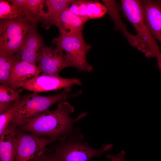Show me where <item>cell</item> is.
Listing matches in <instances>:
<instances>
[{
    "label": "cell",
    "mask_w": 161,
    "mask_h": 161,
    "mask_svg": "<svg viewBox=\"0 0 161 161\" xmlns=\"http://www.w3.org/2000/svg\"><path fill=\"white\" fill-rule=\"evenodd\" d=\"M22 99L19 93L9 86L0 85V114L4 112Z\"/></svg>",
    "instance_id": "16"
},
{
    "label": "cell",
    "mask_w": 161,
    "mask_h": 161,
    "mask_svg": "<svg viewBox=\"0 0 161 161\" xmlns=\"http://www.w3.org/2000/svg\"><path fill=\"white\" fill-rule=\"evenodd\" d=\"M74 107L64 101L58 103L55 109L46 111L31 121L20 126L21 131L40 137L62 140L73 135L80 130L74 124L87 115L86 112L75 118L70 115Z\"/></svg>",
    "instance_id": "1"
},
{
    "label": "cell",
    "mask_w": 161,
    "mask_h": 161,
    "mask_svg": "<svg viewBox=\"0 0 161 161\" xmlns=\"http://www.w3.org/2000/svg\"><path fill=\"white\" fill-rule=\"evenodd\" d=\"M56 140L16 130V161H40L50 151L47 147Z\"/></svg>",
    "instance_id": "6"
},
{
    "label": "cell",
    "mask_w": 161,
    "mask_h": 161,
    "mask_svg": "<svg viewBox=\"0 0 161 161\" xmlns=\"http://www.w3.org/2000/svg\"><path fill=\"white\" fill-rule=\"evenodd\" d=\"M41 73L35 64L20 60L15 64L8 82V86L15 90L21 84L38 76Z\"/></svg>",
    "instance_id": "12"
},
{
    "label": "cell",
    "mask_w": 161,
    "mask_h": 161,
    "mask_svg": "<svg viewBox=\"0 0 161 161\" xmlns=\"http://www.w3.org/2000/svg\"><path fill=\"white\" fill-rule=\"evenodd\" d=\"M21 60L17 54L11 55L0 54V82L8 86V82L16 62Z\"/></svg>",
    "instance_id": "17"
},
{
    "label": "cell",
    "mask_w": 161,
    "mask_h": 161,
    "mask_svg": "<svg viewBox=\"0 0 161 161\" xmlns=\"http://www.w3.org/2000/svg\"><path fill=\"white\" fill-rule=\"evenodd\" d=\"M83 137L80 130L68 138L57 141L52 149L55 161H89L100 157L113 147L111 144H104L100 149H94L87 142L83 141Z\"/></svg>",
    "instance_id": "3"
},
{
    "label": "cell",
    "mask_w": 161,
    "mask_h": 161,
    "mask_svg": "<svg viewBox=\"0 0 161 161\" xmlns=\"http://www.w3.org/2000/svg\"><path fill=\"white\" fill-rule=\"evenodd\" d=\"M121 10L124 16L133 25L137 33V37L146 48V56L156 57L158 68L161 71V52L155 38L147 27L143 18L141 2L137 0H122Z\"/></svg>",
    "instance_id": "4"
},
{
    "label": "cell",
    "mask_w": 161,
    "mask_h": 161,
    "mask_svg": "<svg viewBox=\"0 0 161 161\" xmlns=\"http://www.w3.org/2000/svg\"><path fill=\"white\" fill-rule=\"evenodd\" d=\"M6 0L0 1V18L5 19H19L24 18L23 10L9 3Z\"/></svg>",
    "instance_id": "19"
},
{
    "label": "cell",
    "mask_w": 161,
    "mask_h": 161,
    "mask_svg": "<svg viewBox=\"0 0 161 161\" xmlns=\"http://www.w3.org/2000/svg\"><path fill=\"white\" fill-rule=\"evenodd\" d=\"M44 0H26L23 7L25 19L31 23L40 19L39 15Z\"/></svg>",
    "instance_id": "18"
},
{
    "label": "cell",
    "mask_w": 161,
    "mask_h": 161,
    "mask_svg": "<svg viewBox=\"0 0 161 161\" xmlns=\"http://www.w3.org/2000/svg\"><path fill=\"white\" fill-rule=\"evenodd\" d=\"M144 21L150 33L161 44V0H142Z\"/></svg>",
    "instance_id": "10"
},
{
    "label": "cell",
    "mask_w": 161,
    "mask_h": 161,
    "mask_svg": "<svg viewBox=\"0 0 161 161\" xmlns=\"http://www.w3.org/2000/svg\"><path fill=\"white\" fill-rule=\"evenodd\" d=\"M87 2L86 0H73L69 8L76 15L89 18L87 13Z\"/></svg>",
    "instance_id": "22"
},
{
    "label": "cell",
    "mask_w": 161,
    "mask_h": 161,
    "mask_svg": "<svg viewBox=\"0 0 161 161\" xmlns=\"http://www.w3.org/2000/svg\"><path fill=\"white\" fill-rule=\"evenodd\" d=\"M33 27L24 19L1 20L0 54L11 55L19 52L26 35Z\"/></svg>",
    "instance_id": "5"
},
{
    "label": "cell",
    "mask_w": 161,
    "mask_h": 161,
    "mask_svg": "<svg viewBox=\"0 0 161 161\" xmlns=\"http://www.w3.org/2000/svg\"><path fill=\"white\" fill-rule=\"evenodd\" d=\"M81 82L77 78H66L59 75L42 74L29 80L20 85L27 90L33 92H43L64 89H71L75 85H80Z\"/></svg>",
    "instance_id": "9"
},
{
    "label": "cell",
    "mask_w": 161,
    "mask_h": 161,
    "mask_svg": "<svg viewBox=\"0 0 161 161\" xmlns=\"http://www.w3.org/2000/svg\"><path fill=\"white\" fill-rule=\"evenodd\" d=\"M16 127L12 123L10 124L0 136V161H16Z\"/></svg>",
    "instance_id": "14"
},
{
    "label": "cell",
    "mask_w": 161,
    "mask_h": 161,
    "mask_svg": "<svg viewBox=\"0 0 161 161\" xmlns=\"http://www.w3.org/2000/svg\"><path fill=\"white\" fill-rule=\"evenodd\" d=\"M87 16L89 19L100 18L103 16L108 9L106 7L97 1H87Z\"/></svg>",
    "instance_id": "20"
},
{
    "label": "cell",
    "mask_w": 161,
    "mask_h": 161,
    "mask_svg": "<svg viewBox=\"0 0 161 161\" xmlns=\"http://www.w3.org/2000/svg\"><path fill=\"white\" fill-rule=\"evenodd\" d=\"M52 42L55 45V47L65 52L73 63L74 67L80 71H92V66L86 61L87 55L91 46L85 41L83 34H60L58 37L54 38Z\"/></svg>",
    "instance_id": "7"
},
{
    "label": "cell",
    "mask_w": 161,
    "mask_h": 161,
    "mask_svg": "<svg viewBox=\"0 0 161 161\" xmlns=\"http://www.w3.org/2000/svg\"><path fill=\"white\" fill-rule=\"evenodd\" d=\"M73 0H45L43 5L47 7V12L44 11L42 7L39 15L40 18L44 21L46 28L53 25L55 20L64 10L72 4Z\"/></svg>",
    "instance_id": "15"
},
{
    "label": "cell",
    "mask_w": 161,
    "mask_h": 161,
    "mask_svg": "<svg viewBox=\"0 0 161 161\" xmlns=\"http://www.w3.org/2000/svg\"><path fill=\"white\" fill-rule=\"evenodd\" d=\"M71 89H64L61 92L49 96H41L37 93L22 96V103L17 110L11 122L16 126L27 123L36 118L57 103L81 94L79 91L69 93Z\"/></svg>",
    "instance_id": "2"
},
{
    "label": "cell",
    "mask_w": 161,
    "mask_h": 161,
    "mask_svg": "<svg viewBox=\"0 0 161 161\" xmlns=\"http://www.w3.org/2000/svg\"><path fill=\"white\" fill-rule=\"evenodd\" d=\"M125 154V152L122 151L116 155L108 154L106 155V157L110 159L111 161H124V156Z\"/></svg>",
    "instance_id": "23"
},
{
    "label": "cell",
    "mask_w": 161,
    "mask_h": 161,
    "mask_svg": "<svg viewBox=\"0 0 161 161\" xmlns=\"http://www.w3.org/2000/svg\"><path fill=\"white\" fill-rule=\"evenodd\" d=\"M43 46L41 37L33 27L26 35L17 55L21 61L36 64Z\"/></svg>",
    "instance_id": "13"
},
{
    "label": "cell",
    "mask_w": 161,
    "mask_h": 161,
    "mask_svg": "<svg viewBox=\"0 0 161 161\" xmlns=\"http://www.w3.org/2000/svg\"><path fill=\"white\" fill-rule=\"evenodd\" d=\"M22 103L21 100L6 111L0 115V136L5 131L12 121L14 116L18 108Z\"/></svg>",
    "instance_id": "21"
},
{
    "label": "cell",
    "mask_w": 161,
    "mask_h": 161,
    "mask_svg": "<svg viewBox=\"0 0 161 161\" xmlns=\"http://www.w3.org/2000/svg\"><path fill=\"white\" fill-rule=\"evenodd\" d=\"M89 19L76 15L68 7L59 15L53 25L58 28L60 35H82L83 26Z\"/></svg>",
    "instance_id": "11"
},
{
    "label": "cell",
    "mask_w": 161,
    "mask_h": 161,
    "mask_svg": "<svg viewBox=\"0 0 161 161\" xmlns=\"http://www.w3.org/2000/svg\"><path fill=\"white\" fill-rule=\"evenodd\" d=\"M37 63L42 74L48 75H59V72L64 68L74 67L72 61L63 51L43 45L39 52Z\"/></svg>",
    "instance_id": "8"
},
{
    "label": "cell",
    "mask_w": 161,
    "mask_h": 161,
    "mask_svg": "<svg viewBox=\"0 0 161 161\" xmlns=\"http://www.w3.org/2000/svg\"><path fill=\"white\" fill-rule=\"evenodd\" d=\"M40 161H55L54 153L52 149L46 156Z\"/></svg>",
    "instance_id": "24"
}]
</instances>
